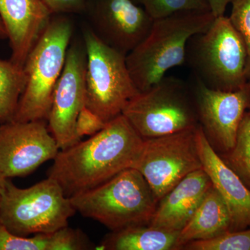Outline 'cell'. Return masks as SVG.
I'll list each match as a JSON object with an SVG mask.
<instances>
[{
	"instance_id": "obj_7",
	"label": "cell",
	"mask_w": 250,
	"mask_h": 250,
	"mask_svg": "<svg viewBox=\"0 0 250 250\" xmlns=\"http://www.w3.org/2000/svg\"><path fill=\"white\" fill-rule=\"evenodd\" d=\"M122 114L143 139L179 132L198 125L191 85L174 77H163L139 92Z\"/></svg>"
},
{
	"instance_id": "obj_27",
	"label": "cell",
	"mask_w": 250,
	"mask_h": 250,
	"mask_svg": "<svg viewBox=\"0 0 250 250\" xmlns=\"http://www.w3.org/2000/svg\"><path fill=\"white\" fill-rule=\"evenodd\" d=\"M54 15L83 14L86 9V0H45Z\"/></svg>"
},
{
	"instance_id": "obj_10",
	"label": "cell",
	"mask_w": 250,
	"mask_h": 250,
	"mask_svg": "<svg viewBox=\"0 0 250 250\" xmlns=\"http://www.w3.org/2000/svg\"><path fill=\"white\" fill-rule=\"evenodd\" d=\"M86 63L83 41L70 42L47 121L49 132L61 150L81 141L75 132V125L79 113L86 103Z\"/></svg>"
},
{
	"instance_id": "obj_8",
	"label": "cell",
	"mask_w": 250,
	"mask_h": 250,
	"mask_svg": "<svg viewBox=\"0 0 250 250\" xmlns=\"http://www.w3.org/2000/svg\"><path fill=\"white\" fill-rule=\"evenodd\" d=\"M86 51L85 106L105 123L123 113L139 93L130 76L126 55L104 42L90 27L83 29Z\"/></svg>"
},
{
	"instance_id": "obj_3",
	"label": "cell",
	"mask_w": 250,
	"mask_h": 250,
	"mask_svg": "<svg viewBox=\"0 0 250 250\" xmlns=\"http://www.w3.org/2000/svg\"><path fill=\"white\" fill-rule=\"evenodd\" d=\"M70 199L76 212L112 231L149 224L159 203L143 174L133 167Z\"/></svg>"
},
{
	"instance_id": "obj_29",
	"label": "cell",
	"mask_w": 250,
	"mask_h": 250,
	"mask_svg": "<svg viewBox=\"0 0 250 250\" xmlns=\"http://www.w3.org/2000/svg\"><path fill=\"white\" fill-rule=\"evenodd\" d=\"M6 38H7V35H6V29H5L4 24L0 18V39H6Z\"/></svg>"
},
{
	"instance_id": "obj_2",
	"label": "cell",
	"mask_w": 250,
	"mask_h": 250,
	"mask_svg": "<svg viewBox=\"0 0 250 250\" xmlns=\"http://www.w3.org/2000/svg\"><path fill=\"white\" fill-rule=\"evenodd\" d=\"M215 18L210 11H183L154 20L144 40L126 56L138 90L148 89L172 67L185 64L188 41L207 30Z\"/></svg>"
},
{
	"instance_id": "obj_1",
	"label": "cell",
	"mask_w": 250,
	"mask_h": 250,
	"mask_svg": "<svg viewBox=\"0 0 250 250\" xmlns=\"http://www.w3.org/2000/svg\"><path fill=\"white\" fill-rule=\"evenodd\" d=\"M144 139L123 114L85 141L59 151L47 177L70 197L101 185L134 167Z\"/></svg>"
},
{
	"instance_id": "obj_26",
	"label": "cell",
	"mask_w": 250,
	"mask_h": 250,
	"mask_svg": "<svg viewBox=\"0 0 250 250\" xmlns=\"http://www.w3.org/2000/svg\"><path fill=\"white\" fill-rule=\"evenodd\" d=\"M106 123L85 106L79 113L75 125V132L79 139L83 136H92L104 127Z\"/></svg>"
},
{
	"instance_id": "obj_6",
	"label": "cell",
	"mask_w": 250,
	"mask_h": 250,
	"mask_svg": "<svg viewBox=\"0 0 250 250\" xmlns=\"http://www.w3.org/2000/svg\"><path fill=\"white\" fill-rule=\"evenodd\" d=\"M76 213L55 179L20 188L6 179L0 201V223L21 236L53 233L67 227Z\"/></svg>"
},
{
	"instance_id": "obj_5",
	"label": "cell",
	"mask_w": 250,
	"mask_h": 250,
	"mask_svg": "<svg viewBox=\"0 0 250 250\" xmlns=\"http://www.w3.org/2000/svg\"><path fill=\"white\" fill-rule=\"evenodd\" d=\"M248 54L229 17H215L207 30L188 41L186 62L192 75L211 89L235 91L246 85Z\"/></svg>"
},
{
	"instance_id": "obj_22",
	"label": "cell",
	"mask_w": 250,
	"mask_h": 250,
	"mask_svg": "<svg viewBox=\"0 0 250 250\" xmlns=\"http://www.w3.org/2000/svg\"><path fill=\"white\" fill-rule=\"evenodd\" d=\"M154 20L183 11H210L205 0H135Z\"/></svg>"
},
{
	"instance_id": "obj_30",
	"label": "cell",
	"mask_w": 250,
	"mask_h": 250,
	"mask_svg": "<svg viewBox=\"0 0 250 250\" xmlns=\"http://www.w3.org/2000/svg\"><path fill=\"white\" fill-rule=\"evenodd\" d=\"M6 179L4 176L0 172V201H1V194H2L3 189H4L5 183Z\"/></svg>"
},
{
	"instance_id": "obj_9",
	"label": "cell",
	"mask_w": 250,
	"mask_h": 250,
	"mask_svg": "<svg viewBox=\"0 0 250 250\" xmlns=\"http://www.w3.org/2000/svg\"><path fill=\"white\" fill-rule=\"evenodd\" d=\"M197 126L144 139L133 168L143 174L158 202L188 174L202 168L195 138Z\"/></svg>"
},
{
	"instance_id": "obj_23",
	"label": "cell",
	"mask_w": 250,
	"mask_h": 250,
	"mask_svg": "<svg viewBox=\"0 0 250 250\" xmlns=\"http://www.w3.org/2000/svg\"><path fill=\"white\" fill-rule=\"evenodd\" d=\"M49 245V233L18 236L0 223V250H48Z\"/></svg>"
},
{
	"instance_id": "obj_12",
	"label": "cell",
	"mask_w": 250,
	"mask_h": 250,
	"mask_svg": "<svg viewBox=\"0 0 250 250\" xmlns=\"http://www.w3.org/2000/svg\"><path fill=\"white\" fill-rule=\"evenodd\" d=\"M191 81L200 126L223 154L229 152L250 106V81L235 91L211 89L192 75Z\"/></svg>"
},
{
	"instance_id": "obj_28",
	"label": "cell",
	"mask_w": 250,
	"mask_h": 250,
	"mask_svg": "<svg viewBox=\"0 0 250 250\" xmlns=\"http://www.w3.org/2000/svg\"><path fill=\"white\" fill-rule=\"evenodd\" d=\"M209 6L210 11L215 17L224 16L229 4L233 0H205Z\"/></svg>"
},
{
	"instance_id": "obj_13",
	"label": "cell",
	"mask_w": 250,
	"mask_h": 250,
	"mask_svg": "<svg viewBox=\"0 0 250 250\" xmlns=\"http://www.w3.org/2000/svg\"><path fill=\"white\" fill-rule=\"evenodd\" d=\"M85 13L95 34L126 56L144 40L154 22L134 0H86Z\"/></svg>"
},
{
	"instance_id": "obj_19",
	"label": "cell",
	"mask_w": 250,
	"mask_h": 250,
	"mask_svg": "<svg viewBox=\"0 0 250 250\" xmlns=\"http://www.w3.org/2000/svg\"><path fill=\"white\" fill-rule=\"evenodd\" d=\"M26 83L24 67L0 59V125L14 121Z\"/></svg>"
},
{
	"instance_id": "obj_15",
	"label": "cell",
	"mask_w": 250,
	"mask_h": 250,
	"mask_svg": "<svg viewBox=\"0 0 250 250\" xmlns=\"http://www.w3.org/2000/svg\"><path fill=\"white\" fill-rule=\"evenodd\" d=\"M202 168L228 206L231 231L250 228V190L215 152L200 125L195 132Z\"/></svg>"
},
{
	"instance_id": "obj_16",
	"label": "cell",
	"mask_w": 250,
	"mask_h": 250,
	"mask_svg": "<svg viewBox=\"0 0 250 250\" xmlns=\"http://www.w3.org/2000/svg\"><path fill=\"white\" fill-rule=\"evenodd\" d=\"M211 186L209 177L203 168L188 174L159 202L149 225L179 232L194 214Z\"/></svg>"
},
{
	"instance_id": "obj_14",
	"label": "cell",
	"mask_w": 250,
	"mask_h": 250,
	"mask_svg": "<svg viewBox=\"0 0 250 250\" xmlns=\"http://www.w3.org/2000/svg\"><path fill=\"white\" fill-rule=\"evenodd\" d=\"M53 16L45 0H0V18L11 49L10 60L24 67Z\"/></svg>"
},
{
	"instance_id": "obj_11",
	"label": "cell",
	"mask_w": 250,
	"mask_h": 250,
	"mask_svg": "<svg viewBox=\"0 0 250 250\" xmlns=\"http://www.w3.org/2000/svg\"><path fill=\"white\" fill-rule=\"evenodd\" d=\"M59 147L47 121L0 125V172L6 179L24 177L55 159Z\"/></svg>"
},
{
	"instance_id": "obj_18",
	"label": "cell",
	"mask_w": 250,
	"mask_h": 250,
	"mask_svg": "<svg viewBox=\"0 0 250 250\" xmlns=\"http://www.w3.org/2000/svg\"><path fill=\"white\" fill-rule=\"evenodd\" d=\"M179 231L154 228L149 224L134 225L112 231L105 237L97 250H177Z\"/></svg>"
},
{
	"instance_id": "obj_25",
	"label": "cell",
	"mask_w": 250,
	"mask_h": 250,
	"mask_svg": "<svg viewBox=\"0 0 250 250\" xmlns=\"http://www.w3.org/2000/svg\"><path fill=\"white\" fill-rule=\"evenodd\" d=\"M90 248L88 238L80 230L67 226L49 233L48 250H82Z\"/></svg>"
},
{
	"instance_id": "obj_31",
	"label": "cell",
	"mask_w": 250,
	"mask_h": 250,
	"mask_svg": "<svg viewBox=\"0 0 250 250\" xmlns=\"http://www.w3.org/2000/svg\"><path fill=\"white\" fill-rule=\"evenodd\" d=\"M248 113H250V106L249 108H248Z\"/></svg>"
},
{
	"instance_id": "obj_24",
	"label": "cell",
	"mask_w": 250,
	"mask_h": 250,
	"mask_svg": "<svg viewBox=\"0 0 250 250\" xmlns=\"http://www.w3.org/2000/svg\"><path fill=\"white\" fill-rule=\"evenodd\" d=\"M230 22L246 45L248 59L246 75L250 81V0H233Z\"/></svg>"
},
{
	"instance_id": "obj_4",
	"label": "cell",
	"mask_w": 250,
	"mask_h": 250,
	"mask_svg": "<svg viewBox=\"0 0 250 250\" xmlns=\"http://www.w3.org/2000/svg\"><path fill=\"white\" fill-rule=\"evenodd\" d=\"M73 32V22L65 14L52 16L24 63L27 83L13 121H47Z\"/></svg>"
},
{
	"instance_id": "obj_17",
	"label": "cell",
	"mask_w": 250,
	"mask_h": 250,
	"mask_svg": "<svg viewBox=\"0 0 250 250\" xmlns=\"http://www.w3.org/2000/svg\"><path fill=\"white\" fill-rule=\"evenodd\" d=\"M231 220L228 206L213 186L184 228L179 231L177 250L187 243L215 238L231 231Z\"/></svg>"
},
{
	"instance_id": "obj_21",
	"label": "cell",
	"mask_w": 250,
	"mask_h": 250,
	"mask_svg": "<svg viewBox=\"0 0 250 250\" xmlns=\"http://www.w3.org/2000/svg\"><path fill=\"white\" fill-rule=\"evenodd\" d=\"M182 249L189 250H250V228L228 231L208 240L187 243Z\"/></svg>"
},
{
	"instance_id": "obj_20",
	"label": "cell",
	"mask_w": 250,
	"mask_h": 250,
	"mask_svg": "<svg viewBox=\"0 0 250 250\" xmlns=\"http://www.w3.org/2000/svg\"><path fill=\"white\" fill-rule=\"evenodd\" d=\"M220 156L250 190V114L248 111L240 125L234 147Z\"/></svg>"
}]
</instances>
